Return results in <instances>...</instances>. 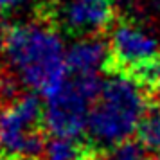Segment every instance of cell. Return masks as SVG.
Returning <instances> with one entry per match:
<instances>
[{"instance_id":"14","label":"cell","mask_w":160,"mask_h":160,"mask_svg":"<svg viewBox=\"0 0 160 160\" xmlns=\"http://www.w3.org/2000/svg\"><path fill=\"white\" fill-rule=\"evenodd\" d=\"M144 160H160V153H153L151 157H146Z\"/></svg>"},{"instance_id":"9","label":"cell","mask_w":160,"mask_h":160,"mask_svg":"<svg viewBox=\"0 0 160 160\" xmlns=\"http://www.w3.org/2000/svg\"><path fill=\"white\" fill-rule=\"evenodd\" d=\"M137 138L146 149L160 153V104H151L142 115L137 128Z\"/></svg>"},{"instance_id":"11","label":"cell","mask_w":160,"mask_h":160,"mask_svg":"<svg viewBox=\"0 0 160 160\" xmlns=\"http://www.w3.org/2000/svg\"><path fill=\"white\" fill-rule=\"evenodd\" d=\"M20 87H23L20 79L11 72H0V104H8L20 97Z\"/></svg>"},{"instance_id":"2","label":"cell","mask_w":160,"mask_h":160,"mask_svg":"<svg viewBox=\"0 0 160 160\" xmlns=\"http://www.w3.org/2000/svg\"><path fill=\"white\" fill-rule=\"evenodd\" d=\"M149 106L146 90L133 78L110 72L90 110L87 128L90 142L102 153L131 138Z\"/></svg>"},{"instance_id":"16","label":"cell","mask_w":160,"mask_h":160,"mask_svg":"<svg viewBox=\"0 0 160 160\" xmlns=\"http://www.w3.org/2000/svg\"><path fill=\"white\" fill-rule=\"evenodd\" d=\"M158 2H160V0H158Z\"/></svg>"},{"instance_id":"5","label":"cell","mask_w":160,"mask_h":160,"mask_svg":"<svg viewBox=\"0 0 160 160\" xmlns=\"http://www.w3.org/2000/svg\"><path fill=\"white\" fill-rule=\"evenodd\" d=\"M110 61L106 72L133 78L138 70L160 59L157 38L131 20H119L110 29Z\"/></svg>"},{"instance_id":"4","label":"cell","mask_w":160,"mask_h":160,"mask_svg":"<svg viewBox=\"0 0 160 160\" xmlns=\"http://www.w3.org/2000/svg\"><path fill=\"white\" fill-rule=\"evenodd\" d=\"M43 102L34 94H23L0 104V153L15 160L36 158L43 151Z\"/></svg>"},{"instance_id":"6","label":"cell","mask_w":160,"mask_h":160,"mask_svg":"<svg viewBox=\"0 0 160 160\" xmlns=\"http://www.w3.org/2000/svg\"><path fill=\"white\" fill-rule=\"evenodd\" d=\"M52 22H59L61 29L70 36H97L112 29L115 4L113 0H67L52 13Z\"/></svg>"},{"instance_id":"10","label":"cell","mask_w":160,"mask_h":160,"mask_svg":"<svg viewBox=\"0 0 160 160\" xmlns=\"http://www.w3.org/2000/svg\"><path fill=\"white\" fill-rule=\"evenodd\" d=\"M146 151V146L138 138H126L113 148L102 151L99 160H144L148 157Z\"/></svg>"},{"instance_id":"3","label":"cell","mask_w":160,"mask_h":160,"mask_svg":"<svg viewBox=\"0 0 160 160\" xmlns=\"http://www.w3.org/2000/svg\"><path fill=\"white\" fill-rule=\"evenodd\" d=\"M99 76H70L45 97L43 128L52 137H79L88 128V117L101 90Z\"/></svg>"},{"instance_id":"1","label":"cell","mask_w":160,"mask_h":160,"mask_svg":"<svg viewBox=\"0 0 160 160\" xmlns=\"http://www.w3.org/2000/svg\"><path fill=\"white\" fill-rule=\"evenodd\" d=\"M4 56L23 87L45 97L68 78L63 40L56 23L45 16L11 25L4 36Z\"/></svg>"},{"instance_id":"7","label":"cell","mask_w":160,"mask_h":160,"mask_svg":"<svg viewBox=\"0 0 160 160\" xmlns=\"http://www.w3.org/2000/svg\"><path fill=\"white\" fill-rule=\"evenodd\" d=\"M67 70L70 76H99L108 68V42L99 36H83L67 49Z\"/></svg>"},{"instance_id":"12","label":"cell","mask_w":160,"mask_h":160,"mask_svg":"<svg viewBox=\"0 0 160 160\" xmlns=\"http://www.w3.org/2000/svg\"><path fill=\"white\" fill-rule=\"evenodd\" d=\"M25 0H0V15H8L13 13L22 6Z\"/></svg>"},{"instance_id":"8","label":"cell","mask_w":160,"mask_h":160,"mask_svg":"<svg viewBox=\"0 0 160 160\" xmlns=\"http://www.w3.org/2000/svg\"><path fill=\"white\" fill-rule=\"evenodd\" d=\"M42 160H99L101 151L79 137H52L42 151Z\"/></svg>"},{"instance_id":"15","label":"cell","mask_w":160,"mask_h":160,"mask_svg":"<svg viewBox=\"0 0 160 160\" xmlns=\"http://www.w3.org/2000/svg\"><path fill=\"white\" fill-rule=\"evenodd\" d=\"M0 160H15V158H11V157H8V155H4V153H0Z\"/></svg>"},{"instance_id":"13","label":"cell","mask_w":160,"mask_h":160,"mask_svg":"<svg viewBox=\"0 0 160 160\" xmlns=\"http://www.w3.org/2000/svg\"><path fill=\"white\" fill-rule=\"evenodd\" d=\"M4 36H6V32L2 31V27H0V56L4 54Z\"/></svg>"}]
</instances>
